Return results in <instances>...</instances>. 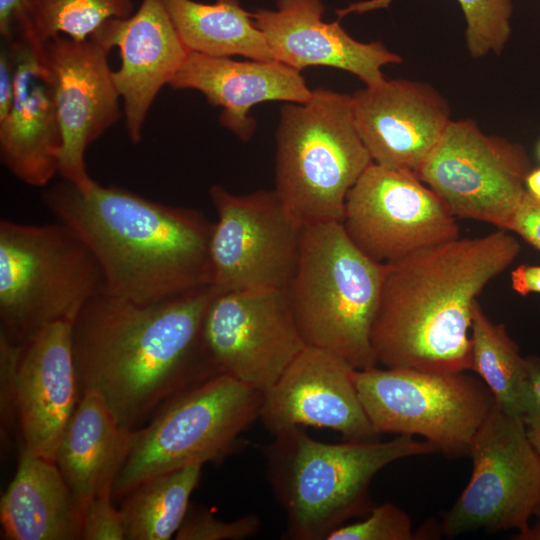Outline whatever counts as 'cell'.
<instances>
[{
  "mask_svg": "<svg viewBox=\"0 0 540 540\" xmlns=\"http://www.w3.org/2000/svg\"><path fill=\"white\" fill-rule=\"evenodd\" d=\"M410 517L393 503L375 505L361 521L342 525L326 540H413Z\"/></svg>",
  "mask_w": 540,
  "mask_h": 540,
  "instance_id": "cell-30",
  "label": "cell"
},
{
  "mask_svg": "<svg viewBox=\"0 0 540 540\" xmlns=\"http://www.w3.org/2000/svg\"><path fill=\"white\" fill-rule=\"evenodd\" d=\"M91 37L109 49H119L121 64L113 78L123 101L129 139L139 143L152 103L189 51L162 0H142L131 16L107 21Z\"/></svg>",
  "mask_w": 540,
  "mask_h": 540,
  "instance_id": "cell-20",
  "label": "cell"
},
{
  "mask_svg": "<svg viewBox=\"0 0 540 540\" xmlns=\"http://www.w3.org/2000/svg\"><path fill=\"white\" fill-rule=\"evenodd\" d=\"M470 480L445 514L447 536L529 528L540 502V454L522 419L493 406L469 447Z\"/></svg>",
  "mask_w": 540,
  "mask_h": 540,
  "instance_id": "cell-10",
  "label": "cell"
},
{
  "mask_svg": "<svg viewBox=\"0 0 540 540\" xmlns=\"http://www.w3.org/2000/svg\"><path fill=\"white\" fill-rule=\"evenodd\" d=\"M512 289L519 295L540 294V266L519 265L511 272Z\"/></svg>",
  "mask_w": 540,
  "mask_h": 540,
  "instance_id": "cell-36",
  "label": "cell"
},
{
  "mask_svg": "<svg viewBox=\"0 0 540 540\" xmlns=\"http://www.w3.org/2000/svg\"><path fill=\"white\" fill-rule=\"evenodd\" d=\"M338 356L307 345L263 394L259 420L271 433L292 427L328 428L346 441L379 438Z\"/></svg>",
  "mask_w": 540,
  "mask_h": 540,
  "instance_id": "cell-17",
  "label": "cell"
},
{
  "mask_svg": "<svg viewBox=\"0 0 540 540\" xmlns=\"http://www.w3.org/2000/svg\"><path fill=\"white\" fill-rule=\"evenodd\" d=\"M321 0H277L276 9L251 13L274 60L298 71L326 66L349 72L366 85L385 79L382 67L402 58L378 41L360 42L339 21L323 20Z\"/></svg>",
  "mask_w": 540,
  "mask_h": 540,
  "instance_id": "cell-21",
  "label": "cell"
},
{
  "mask_svg": "<svg viewBox=\"0 0 540 540\" xmlns=\"http://www.w3.org/2000/svg\"><path fill=\"white\" fill-rule=\"evenodd\" d=\"M261 521L247 514L232 521L219 520L205 508H190L174 536L177 540H243L256 535Z\"/></svg>",
  "mask_w": 540,
  "mask_h": 540,
  "instance_id": "cell-31",
  "label": "cell"
},
{
  "mask_svg": "<svg viewBox=\"0 0 540 540\" xmlns=\"http://www.w3.org/2000/svg\"><path fill=\"white\" fill-rule=\"evenodd\" d=\"M263 393L219 373L179 394L132 432L112 498L187 466L220 462L245 447L242 434L259 419Z\"/></svg>",
  "mask_w": 540,
  "mask_h": 540,
  "instance_id": "cell-8",
  "label": "cell"
},
{
  "mask_svg": "<svg viewBox=\"0 0 540 540\" xmlns=\"http://www.w3.org/2000/svg\"><path fill=\"white\" fill-rule=\"evenodd\" d=\"M371 163L351 95L318 88L282 107L274 191L303 226L342 222L347 194Z\"/></svg>",
  "mask_w": 540,
  "mask_h": 540,
  "instance_id": "cell-6",
  "label": "cell"
},
{
  "mask_svg": "<svg viewBox=\"0 0 540 540\" xmlns=\"http://www.w3.org/2000/svg\"><path fill=\"white\" fill-rule=\"evenodd\" d=\"M134 12L133 0H27L13 37L23 35L40 44L57 36L84 41L107 21Z\"/></svg>",
  "mask_w": 540,
  "mask_h": 540,
  "instance_id": "cell-28",
  "label": "cell"
},
{
  "mask_svg": "<svg viewBox=\"0 0 540 540\" xmlns=\"http://www.w3.org/2000/svg\"><path fill=\"white\" fill-rule=\"evenodd\" d=\"M82 540H125L119 510L111 494L92 499L84 509Z\"/></svg>",
  "mask_w": 540,
  "mask_h": 540,
  "instance_id": "cell-32",
  "label": "cell"
},
{
  "mask_svg": "<svg viewBox=\"0 0 540 540\" xmlns=\"http://www.w3.org/2000/svg\"><path fill=\"white\" fill-rule=\"evenodd\" d=\"M364 411L379 433L419 435L448 456L469 454L472 439L495 405L482 380L464 372L353 369Z\"/></svg>",
  "mask_w": 540,
  "mask_h": 540,
  "instance_id": "cell-9",
  "label": "cell"
},
{
  "mask_svg": "<svg viewBox=\"0 0 540 540\" xmlns=\"http://www.w3.org/2000/svg\"><path fill=\"white\" fill-rule=\"evenodd\" d=\"M351 97L355 126L372 161L416 174L451 121L447 100L422 82L385 78Z\"/></svg>",
  "mask_w": 540,
  "mask_h": 540,
  "instance_id": "cell-18",
  "label": "cell"
},
{
  "mask_svg": "<svg viewBox=\"0 0 540 540\" xmlns=\"http://www.w3.org/2000/svg\"><path fill=\"white\" fill-rule=\"evenodd\" d=\"M535 515H537L538 520H539V522H540V502H539L538 507H537V509H536Z\"/></svg>",
  "mask_w": 540,
  "mask_h": 540,
  "instance_id": "cell-41",
  "label": "cell"
},
{
  "mask_svg": "<svg viewBox=\"0 0 540 540\" xmlns=\"http://www.w3.org/2000/svg\"><path fill=\"white\" fill-rule=\"evenodd\" d=\"M83 515L56 463L21 449L0 501L2 539L80 540Z\"/></svg>",
  "mask_w": 540,
  "mask_h": 540,
  "instance_id": "cell-24",
  "label": "cell"
},
{
  "mask_svg": "<svg viewBox=\"0 0 540 540\" xmlns=\"http://www.w3.org/2000/svg\"><path fill=\"white\" fill-rule=\"evenodd\" d=\"M455 218L415 172L373 162L349 190L342 224L359 250L386 264L458 238Z\"/></svg>",
  "mask_w": 540,
  "mask_h": 540,
  "instance_id": "cell-13",
  "label": "cell"
},
{
  "mask_svg": "<svg viewBox=\"0 0 540 540\" xmlns=\"http://www.w3.org/2000/svg\"><path fill=\"white\" fill-rule=\"evenodd\" d=\"M43 201L88 246L107 293L151 305L211 285L213 223L202 213L95 180L85 191L62 180Z\"/></svg>",
  "mask_w": 540,
  "mask_h": 540,
  "instance_id": "cell-3",
  "label": "cell"
},
{
  "mask_svg": "<svg viewBox=\"0 0 540 540\" xmlns=\"http://www.w3.org/2000/svg\"><path fill=\"white\" fill-rule=\"evenodd\" d=\"M169 85L202 93L211 105L222 109L220 124L242 141H248L255 131L250 115L254 105L305 103L313 92L300 71L277 60L236 61L198 52L187 54Z\"/></svg>",
  "mask_w": 540,
  "mask_h": 540,
  "instance_id": "cell-22",
  "label": "cell"
},
{
  "mask_svg": "<svg viewBox=\"0 0 540 540\" xmlns=\"http://www.w3.org/2000/svg\"><path fill=\"white\" fill-rule=\"evenodd\" d=\"M538 154H539V158H540V143H539V146H538Z\"/></svg>",
  "mask_w": 540,
  "mask_h": 540,
  "instance_id": "cell-42",
  "label": "cell"
},
{
  "mask_svg": "<svg viewBox=\"0 0 540 540\" xmlns=\"http://www.w3.org/2000/svg\"><path fill=\"white\" fill-rule=\"evenodd\" d=\"M517 539L520 540H540V522L534 526L525 530L524 532L518 533Z\"/></svg>",
  "mask_w": 540,
  "mask_h": 540,
  "instance_id": "cell-39",
  "label": "cell"
},
{
  "mask_svg": "<svg viewBox=\"0 0 540 540\" xmlns=\"http://www.w3.org/2000/svg\"><path fill=\"white\" fill-rule=\"evenodd\" d=\"M104 290L101 269L66 224L0 221V336L21 344L45 326L72 322Z\"/></svg>",
  "mask_w": 540,
  "mask_h": 540,
  "instance_id": "cell-7",
  "label": "cell"
},
{
  "mask_svg": "<svg viewBox=\"0 0 540 540\" xmlns=\"http://www.w3.org/2000/svg\"><path fill=\"white\" fill-rule=\"evenodd\" d=\"M527 379L522 421L528 431H540V358L526 357Z\"/></svg>",
  "mask_w": 540,
  "mask_h": 540,
  "instance_id": "cell-33",
  "label": "cell"
},
{
  "mask_svg": "<svg viewBox=\"0 0 540 540\" xmlns=\"http://www.w3.org/2000/svg\"><path fill=\"white\" fill-rule=\"evenodd\" d=\"M520 252L506 230L456 238L384 264L371 343L386 368L471 370L472 309Z\"/></svg>",
  "mask_w": 540,
  "mask_h": 540,
  "instance_id": "cell-2",
  "label": "cell"
},
{
  "mask_svg": "<svg viewBox=\"0 0 540 540\" xmlns=\"http://www.w3.org/2000/svg\"><path fill=\"white\" fill-rule=\"evenodd\" d=\"M209 196L217 212L210 238L214 293L288 288L303 225L276 192L237 195L213 185Z\"/></svg>",
  "mask_w": 540,
  "mask_h": 540,
  "instance_id": "cell-12",
  "label": "cell"
},
{
  "mask_svg": "<svg viewBox=\"0 0 540 540\" xmlns=\"http://www.w3.org/2000/svg\"><path fill=\"white\" fill-rule=\"evenodd\" d=\"M71 323L49 324L21 344L0 336L12 365L21 449L51 461L80 398Z\"/></svg>",
  "mask_w": 540,
  "mask_h": 540,
  "instance_id": "cell-16",
  "label": "cell"
},
{
  "mask_svg": "<svg viewBox=\"0 0 540 540\" xmlns=\"http://www.w3.org/2000/svg\"><path fill=\"white\" fill-rule=\"evenodd\" d=\"M510 231L540 251V200L526 193L519 205Z\"/></svg>",
  "mask_w": 540,
  "mask_h": 540,
  "instance_id": "cell-34",
  "label": "cell"
},
{
  "mask_svg": "<svg viewBox=\"0 0 540 540\" xmlns=\"http://www.w3.org/2000/svg\"><path fill=\"white\" fill-rule=\"evenodd\" d=\"M214 294L205 286L151 305L105 290L93 296L71 323L80 395L98 392L134 431L174 397L222 373L202 335Z\"/></svg>",
  "mask_w": 540,
  "mask_h": 540,
  "instance_id": "cell-1",
  "label": "cell"
},
{
  "mask_svg": "<svg viewBox=\"0 0 540 540\" xmlns=\"http://www.w3.org/2000/svg\"><path fill=\"white\" fill-rule=\"evenodd\" d=\"M15 95L0 121V160L18 180L45 187L58 174L62 132L43 44L15 35Z\"/></svg>",
  "mask_w": 540,
  "mask_h": 540,
  "instance_id": "cell-19",
  "label": "cell"
},
{
  "mask_svg": "<svg viewBox=\"0 0 540 540\" xmlns=\"http://www.w3.org/2000/svg\"><path fill=\"white\" fill-rule=\"evenodd\" d=\"M466 20V45L481 58L500 54L511 34L512 0H457Z\"/></svg>",
  "mask_w": 540,
  "mask_h": 540,
  "instance_id": "cell-29",
  "label": "cell"
},
{
  "mask_svg": "<svg viewBox=\"0 0 540 540\" xmlns=\"http://www.w3.org/2000/svg\"><path fill=\"white\" fill-rule=\"evenodd\" d=\"M15 95V62L6 43L0 52V121L9 113Z\"/></svg>",
  "mask_w": 540,
  "mask_h": 540,
  "instance_id": "cell-35",
  "label": "cell"
},
{
  "mask_svg": "<svg viewBox=\"0 0 540 540\" xmlns=\"http://www.w3.org/2000/svg\"><path fill=\"white\" fill-rule=\"evenodd\" d=\"M530 170L522 145L487 135L472 120H451L417 175L453 216L510 231Z\"/></svg>",
  "mask_w": 540,
  "mask_h": 540,
  "instance_id": "cell-11",
  "label": "cell"
},
{
  "mask_svg": "<svg viewBox=\"0 0 540 540\" xmlns=\"http://www.w3.org/2000/svg\"><path fill=\"white\" fill-rule=\"evenodd\" d=\"M527 432H528L530 441L532 442L533 446L536 448V450L540 454V431L531 432L527 430Z\"/></svg>",
  "mask_w": 540,
  "mask_h": 540,
  "instance_id": "cell-40",
  "label": "cell"
},
{
  "mask_svg": "<svg viewBox=\"0 0 540 540\" xmlns=\"http://www.w3.org/2000/svg\"><path fill=\"white\" fill-rule=\"evenodd\" d=\"M189 52L210 56L239 55L251 60H274L263 32L240 0H162Z\"/></svg>",
  "mask_w": 540,
  "mask_h": 540,
  "instance_id": "cell-25",
  "label": "cell"
},
{
  "mask_svg": "<svg viewBox=\"0 0 540 540\" xmlns=\"http://www.w3.org/2000/svg\"><path fill=\"white\" fill-rule=\"evenodd\" d=\"M202 335L222 373L263 394L307 346L288 288L215 293L204 315Z\"/></svg>",
  "mask_w": 540,
  "mask_h": 540,
  "instance_id": "cell-14",
  "label": "cell"
},
{
  "mask_svg": "<svg viewBox=\"0 0 540 540\" xmlns=\"http://www.w3.org/2000/svg\"><path fill=\"white\" fill-rule=\"evenodd\" d=\"M202 465L187 466L152 477L121 498L118 508L125 540H168L189 510Z\"/></svg>",
  "mask_w": 540,
  "mask_h": 540,
  "instance_id": "cell-26",
  "label": "cell"
},
{
  "mask_svg": "<svg viewBox=\"0 0 540 540\" xmlns=\"http://www.w3.org/2000/svg\"><path fill=\"white\" fill-rule=\"evenodd\" d=\"M132 432L120 424L98 392L80 395L54 462L84 509L95 497L112 493Z\"/></svg>",
  "mask_w": 540,
  "mask_h": 540,
  "instance_id": "cell-23",
  "label": "cell"
},
{
  "mask_svg": "<svg viewBox=\"0 0 540 540\" xmlns=\"http://www.w3.org/2000/svg\"><path fill=\"white\" fill-rule=\"evenodd\" d=\"M525 187L529 195L540 200V168L530 170L525 179Z\"/></svg>",
  "mask_w": 540,
  "mask_h": 540,
  "instance_id": "cell-38",
  "label": "cell"
},
{
  "mask_svg": "<svg viewBox=\"0 0 540 540\" xmlns=\"http://www.w3.org/2000/svg\"><path fill=\"white\" fill-rule=\"evenodd\" d=\"M27 0H0V34L5 41L12 39L17 19Z\"/></svg>",
  "mask_w": 540,
  "mask_h": 540,
  "instance_id": "cell-37",
  "label": "cell"
},
{
  "mask_svg": "<svg viewBox=\"0 0 540 540\" xmlns=\"http://www.w3.org/2000/svg\"><path fill=\"white\" fill-rule=\"evenodd\" d=\"M471 370L492 393L495 404L522 419L527 367L502 324L493 323L476 301L471 321Z\"/></svg>",
  "mask_w": 540,
  "mask_h": 540,
  "instance_id": "cell-27",
  "label": "cell"
},
{
  "mask_svg": "<svg viewBox=\"0 0 540 540\" xmlns=\"http://www.w3.org/2000/svg\"><path fill=\"white\" fill-rule=\"evenodd\" d=\"M383 276L384 264L359 250L342 222L304 225L288 293L306 345L356 370L377 366L371 332Z\"/></svg>",
  "mask_w": 540,
  "mask_h": 540,
  "instance_id": "cell-5",
  "label": "cell"
},
{
  "mask_svg": "<svg viewBox=\"0 0 540 540\" xmlns=\"http://www.w3.org/2000/svg\"><path fill=\"white\" fill-rule=\"evenodd\" d=\"M262 451L268 482L286 516L283 538L292 540H326L347 520L371 510L368 489L381 469L438 452L409 435L328 444L298 426L274 434Z\"/></svg>",
  "mask_w": 540,
  "mask_h": 540,
  "instance_id": "cell-4",
  "label": "cell"
},
{
  "mask_svg": "<svg viewBox=\"0 0 540 540\" xmlns=\"http://www.w3.org/2000/svg\"><path fill=\"white\" fill-rule=\"evenodd\" d=\"M110 51L94 37L57 36L43 44L62 132L58 174L82 191L94 182L85 162L88 146L122 116Z\"/></svg>",
  "mask_w": 540,
  "mask_h": 540,
  "instance_id": "cell-15",
  "label": "cell"
}]
</instances>
